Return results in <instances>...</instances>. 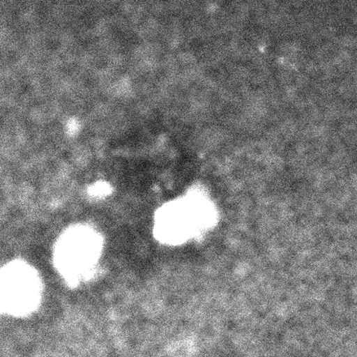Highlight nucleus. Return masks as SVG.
Instances as JSON below:
<instances>
[{
  "instance_id": "f257e3e1",
  "label": "nucleus",
  "mask_w": 357,
  "mask_h": 357,
  "mask_svg": "<svg viewBox=\"0 0 357 357\" xmlns=\"http://www.w3.org/2000/svg\"><path fill=\"white\" fill-rule=\"evenodd\" d=\"M104 251V238L88 223H75L61 231L52 249V264L68 284H78L96 271Z\"/></svg>"
},
{
  "instance_id": "f03ea898",
  "label": "nucleus",
  "mask_w": 357,
  "mask_h": 357,
  "mask_svg": "<svg viewBox=\"0 0 357 357\" xmlns=\"http://www.w3.org/2000/svg\"><path fill=\"white\" fill-rule=\"evenodd\" d=\"M43 283L37 269L29 261L15 259L0 272L1 310L13 318L33 314L41 305Z\"/></svg>"
},
{
  "instance_id": "7ed1b4c3",
  "label": "nucleus",
  "mask_w": 357,
  "mask_h": 357,
  "mask_svg": "<svg viewBox=\"0 0 357 357\" xmlns=\"http://www.w3.org/2000/svg\"><path fill=\"white\" fill-rule=\"evenodd\" d=\"M192 196L171 201L156 211L153 234L160 243L176 245L184 242L193 233L199 212Z\"/></svg>"
},
{
  "instance_id": "20e7f679",
  "label": "nucleus",
  "mask_w": 357,
  "mask_h": 357,
  "mask_svg": "<svg viewBox=\"0 0 357 357\" xmlns=\"http://www.w3.org/2000/svg\"><path fill=\"white\" fill-rule=\"evenodd\" d=\"M110 186L105 181H98L89 188V193L93 196H102L109 193Z\"/></svg>"
},
{
  "instance_id": "39448f33",
  "label": "nucleus",
  "mask_w": 357,
  "mask_h": 357,
  "mask_svg": "<svg viewBox=\"0 0 357 357\" xmlns=\"http://www.w3.org/2000/svg\"><path fill=\"white\" fill-rule=\"evenodd\" d=\"M65 132L70 137L77 136L80 132V123L78 119H69L65 124Z\"/></svg>"
}]
</instances>
